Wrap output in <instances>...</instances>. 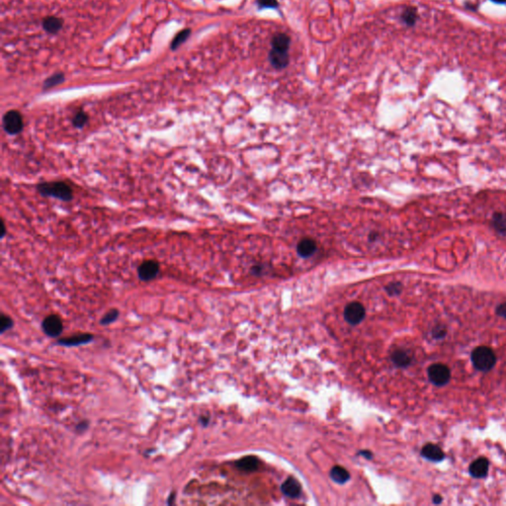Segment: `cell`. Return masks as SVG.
<instances>
[{"label":"cell","instance_id":"31","mask_svg":"<svg viewBox=\"0 0 506 506\" xmlns=\"http://www.w3.org/2000/svg\"><path fill=\"white\" fill-rule=\"evenodd\" d=\"M361 455L365 456V457H366V458H368V459H370V458L372 457L371 453H369V452H361Z\"/></svg>","mask_w":506,"mask_h":506},{"label":"cell","instance_id":"29","mask_svg":"<svg viewBox=\"0 0 506 506\" xmlns=\"http://www.w3.org/2000/svg\"><path fill=\"white\" fill-rule=\"evenodd\" d=\"M1 228H2V231H1V237H3L5 235V226H4V223L1 222Z\"/></svg>","mask_w":506,"mask_h":506},{"label":"cell","instance_id":"22","mask_svg":"<svg viewBox=\"0 0 506 506\" xmlns=\"http://www.w3.org/2000/svg\"><path fill=\"white\" fill-rule=\"evenodd\" d=\"M402 288H403L402 284L397 282V283H392V284H390V285L386 288V290H387V292H388L390 295L395 296V295H399V294L402 292Z\"/></svg>","mask_w":506,"mask_h":506},{"label":"cell","instance_id":"32","mask_svg":"<svg viewBox=\"0 0 506 506\" xmlns=\"http://www.w3.org/2000/svg\"><path fill=\"white\" fill-rule=\"evenodd\" d=\"M495 2H498V3H506V0H493Z\"/></svg>","mask_w":506,"mask_h":506},{"label":"cell","instance_id":"9","mask_svg":"<svg viewBox=\"0 0 506 506\" xmlns=\"http://www.w3.org/2000/svg\"><path fill=\"white\" fill-rule=\"evenodd\" d=\"M92 340H93V335L92 334L80 333V334H75V335H72V336H69V337H65V338L59 339L57 341V343L60 344V345L66 346V347H70V346L83 345V344L91 342Z\"/></svg>","mask_w":506,"mask_h":506},{"label":"cell","instance_id":"26","mask_svg":"<svg viewBox=\"0 0 506 506\" xmlns=\"http://www.w3.org/2000/svg\"><path fill=\"white\" fill-rule=\"evenodd\" d=\"M46 24H47V29H48V30H54V29H55V26H56V21H55L54 19H52V20H48V21L46 22Z\"/></svg>","mask_w":506,"mask_h":506},{"label":"cell","instance_id":"19","mask_svg":"<svg viewBox=\"0 0 506 506\" xmlns=\"http://www.w3.org/2000/svg\"><path fill=\"white\" fill-rule=\"evenodd\" d=\"M118 317H119V312L115 309L111 310L106 315H104V317L100 321V323L102 325H108V324L114 322L118 319Z\"/></svg>","mask_w":506,"mask_h":506},{"label":"cell","instance_id":"12","mask_svg":"<svg viewBox=\"0 0 506 506\" xmlns=\"http://www.w3.org/2000/svg\"><path fill=\"white\" fill-rule=\"evenodd\" d=\"M421 455L424 458H426L427 460H430L433 462H440L445 457L441 448H439L437 445H434V444L425 445L421 450Z\"/></svg>","mask_w":506,"mask_h":506},{"label":"cell","instance_id":"13","mask_svg":"<svg viewBox=\"0 0 506 506\" xmlns=\"http://www.w3.org/2000/svg\"><path fill=\"white\" fill-rule=\"evenodd\" d=\"M317 250V242L312 238H303L297 245V251L302 257H310Z\"/></svg>","mask_w":506,"mask_h":506},{"label":"cell","instance_id":"21","mask_svg":"<svg viewBox=\"0 0 506 506\" xmlns=\"http://www.w3.org/2000/svg\"><path fill=\"white\" fill-rule=\"evenodd\" d=\"M13 321L11 320V318H9L8 316H5V315H2L1 316V320H0V325H1V333H4L5 331L9 330L10 328L13 327Z\"/></svg>","mask_w":506,"mask_h":506},{"label":"cell","instance_id":"15","mask_svg":"<svg viewBox=\"0 0 506 506\" xmlns=\"http://www.w3.org/2000/svg\"><path fill=\"white\" fill-rule=\"evenodd\" d=\"M330 478L337 484H344L350 479V475L345 469L336 466L331 469Z\"/></svg>","mask_w":506,"mask_h":506},{"label":"cell","instance_id":"8","mask_svg":"<svg viewBox=\"0 0 506 506\" xmlns=\"http://www.w3.org/2000/svg\"><path fill=\"white\" fill-rule=\"evenodd\" d=\"M159 272V264L154 260H146L142 262L138 270V277L141 281H150L154 279Z\"/></svg>","mask_w":506,"mask_h":506},{"label":"cell","instance_id":"30","mask_svg":"<svg viewBox=\"0 0 506 506\" xmlns=\"http://www.w3.org/2000/svg\"><path fill=\"white\" fill-rule=\"evenodd\" d=\"M173 498H175V494H174V493H172V494H171V496L169 497V499H168V502H167V504H168V505H171V504H172Z\"/></svg>","mask_w":506,"mask_h":506},{"label":"cell","instance_id":"2","mask_svg":"<svg viewBox=\"0 0 506 506\" xmlns=\"http://www.w3.org/2000/svg\"><path fill=\"white\" fill-rule=\"evenodd\" d=\"M38 190L43 196L53 197L62 201H70L72 199V190L64 182H45L38 185Z\"/></svg>","mask_w":506,"mask_h":506},{"label":"cell","instance_id":"7","mask_svg":"<svg viewBox=\"0 0 506 506\" xmlns=\"http://www.w3.org/2000/svg\"><path fill=\"white\" fill-rule=\"evenodd\" d=\"M42 328L47 336L56 337L62 332V328H63L62 322L59 319V317L52 315V316L46 317L44 320V322L42 323Z\"/></svg>","mask_w":506,"mask_h":506},{"label":"cell","instance_id":"20","mask_svg":"<svg viewBox=\"0 0 506 506\" xmlns=\"http://www.w3.org/2000/svg\"><path fill=\"white\" fill-rule=\"evenodd\" d=\"M87 120H88V116L85 113H83V112H79L73 118V125H74L75 128L81 129V128H83L85 126Z\"/></svg>","mask_w":506,"mask_h":506},{"label":"cell","instance_id":"10","mask_svg":"<svg viewBox=\"0 0 506 506\" xmlns=\"http://www.w3.org/2000/svg\"><path fill=\"white\" fill-rule=\"evenodd\" d=\"M489 461L486 458H479L470 466V474L476 479L485 478L489 473Z\"/></svg>","mask_w":506,"mask_h":506},{"label":"cell","instance_id":"23","mask_svg":"<svg viewBox=\"0 0 506 506\" xmlns=\"http://www.w3.org/2000/svg\"><path fill=\"white\" fill-rule=\"evenodd\" d=\"M259 2V5L261 7H270V8H274L278 5L277 1L276 0H258Z\"/></svg>","mask_w":506,"mask_h":506},{"label":"cell","instance_id":"6","mask_svg":"<svg viewBox=\"0 0 506 506\" xmlns=\"http://www.w3.org/2000/svg\"><path fill=\"white\" fill-rule=\"evenodd\" d=\"M365 315H366L365 308L363 307L362 304L358 302L350 303L349 305L346 306L344 311V319L348 323L352 325L360 323L364 320Z\"/></svg>","mask_w":506,"mask_h":506},{"label":"cell","instance_id":"4","mask_svg":"<svg viewBox=\"0 0 506 506\" xmlns=\"http://www.w3.org/2000/svg\"><path fill=\"white\" fill-rule=\"evenodd\" d=\"M428 378L432 384L438 387L445 386L449 383L451 372L449 368L443 364H433L428 368Z\"/></svg>","mask_w":506,"mask_h":506},{"label":"cell","instance_id":"27","mask_svg":"<svg viewBox=\"0 0 506 506\" xmlns=\"http://www.w3.org/2000/svg\"><path fill=\"white\" fill-rule=\"evenodd\" d=\"M433 503H434V504H436V505L441 504V503H442V498H441L440 496H435V497L433 498Z\"/></svg>","mask_w":506,"mask_h":506},{"label":"cell","instance_id":"18","mask_svg":"<svg viewBox=\"0 0 506 506\" xmlns=\"http://www.w3.org/2000/svg\"><path fill=\"white\" fill-rule=\"evenodd\" d=\"M403 19L408 25H414L417 19L416 10L414 8L407 9L403 14Z\"/></svg>","mask_w":506,"mask_h":506},{"label":"cell","instance_id":"24","mask_svg":"<svg viewBox=\"0 0 506 506\" xmlns=\"http://www.w3.org/2000/svg\"><path fill=\"white\" fill-rule=\"evenodd\" d=\"M497 315L506 319V303H504L502 305H500L498 308H497Z\"/></svg>","mask_w":506,"mask_h":506},{"label":"cell","instance_id":"11","mask_svg":"<svg viewBox=\"0 0 506 506\" xmlns=\"http://www.w3.org/2000/svg\"><path fill=\"white\" fill-rule=\"evenodd\" d=\"M281 491L285 496H287L289 498L296 499L301 495L302 487L297 480H295L294 478H289L282 485Z\"/></svg>","mask_w":506,"mask_h":506},{"label":"cell","instance_id":"16","mask_svg":"<svg viewBox=\"0 0 506 506\" xmlns=\"http://www.w3.org/2000/svg\"><path fill=\"white\" fill-rule=\"evenodd\" d=\"M236 467L242 471L252 472L258 467V460L254 457H245L236 462Z\"/></svg>","mask_w":506,"mask_h":506},{"label":"cell","instance_id":"1","mask_svg":"<svg viewBox=\"0 0 506 506\" xmlns=\"http://www.w3.org/2000/svg\"><path fill=\"white\" fill-rule=\"evenodd\" d=\"M289 46L290 38L286 34H278L272 40V48L269 58L272 65L276 68H283L289 62Z\"/></svg>","mask_w":506,"mask_h":506},{"label":"cell","instance_id":"25","mask_svg":"<svg viewBox=\"0 0 506 506\" xmlns=\"http://www.w3.org/2000/svg\"><path fill=\"white\" fill-rule=\"evenodd\" d=\"M445 333H446V331L443 329V327H440V326L434 328V330H433V335L436 338H442L445 335Z\"/></svg>","mask_w":506,"mask_h":506},{"label":"cell","instance_id":"3","mask_svg":"<svg viewBox=\"0 0 506 506\" xmlns=\"http://www.w3.org/2000/svg\"><path fill=\"white\" fill-rule=\"evenodd\" d=\"M472 361L477 370L489 372L495 367L497 357L493 349L490 347L480 346L472 352Z\"/></svg>","mask_w":506,"mask_h":506},{"label":"cell","instance_id":"14","mask_svg":"<svg viewBox=\"0 0 506 506\" xmlns=\"http://www.w3.org/2000/svg\"><path fill=\"white\" fill-rule=\"evenodd\" d=\"M492 225L499 233L506 235V215L505 213H495L493 215Z\"/></svg>","mask_w":506,"mask_h":506},{"label":"cell","instance_id":"28","mask_svg":"<svg viewBox=\"0 0 506 506\" xmlns=\"http://www.w3.org/2000/svg\"><path fill=\"white\" fill-rule=\"evenodd\" d=\"M86 427H87V423H86V422H82V424H79V425H77V429H79V430H80L81 428H83V429H86Z\"/></svg>","mask_w":506,"mask_h":506},{"label":"cell","instance_id":"17","mask_svg":"<svg viewBox=\"0 0 506 506\" xmlns=\"http://www.w3.org/2000/svg\"><path fill=\"white\" fill-rule=\"evenodd\" d=\"M392 359H393L394 363L399 367H408L412 362V359L408 355V353L405 351H402V350H398V351L394 352Z\"/></svg>","mask_w":506,"mask_h":506},{"label":"cell","instance_id":"5","mask_svg":"<svg viewBox=\"0 0 506 506\" xmlns=\"http://www.w3.org/2000/svg\"><path fill=\"white\" fill-rule=\"evenodd\" d=\"M3 129L9 135H17L23 129V119L18 111L7 112L3 117Z\"/></svg>","mask_w":506,"mask_h":506}]
</instances>
